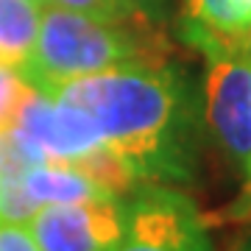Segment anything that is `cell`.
Here are the masks:
<instances>
[{
  "instance_id": "8fae6325",
  "label": "cell",
  "mask_w": 251,
  "mask_h": 251,
  "mask_svg": "<svg viewBox=\"0 0 251 251\" xmlns=\"http://www.w3.org/2000/svg\"><path fill=\"white\" fill-rule=\"evenodd\" d=\"M0 251H39L28 224L0 221Z\"/></svg>"
},
{
  "instance_id": "9a60e30c",
  "label": "cell",
  "mask_w": 251,
  "mask_h": 251,
  "mask_svg": "<svg viewBox=\"0 0 251 251\" xmlns=\"http://www.w3.org/2000/svg\"><path fill=\"white\" fill-rule=\"evenodd\" d=\"M34 3H39V6H48V0H34Z\"/></svg>"
},
{
  "instance_id": "6da1fadb",
  "label": "cell",
  "mask_w": 251,
  "mask_h": 251,
  "mask_svg": "<svg viewBox=\"0 0 251 251\" xmlns=\"http://www.w3.org/2000/svg\"><path fill=\"white\" fill-rule=\"evenodd\" d=\"M50 98L84 109L103 145L143 184H184L198 162V100L171 62L126 64L62 84Z\"/></svg>"
},
{
  "instance_id": "3957f363",
  "label": "cell",
  "mask_w": 251,
  "mask_h": 251,
  "mask_svg": "<svg viewBox=\"0 0 251 251\" xmlns=\"http://www.w3.org/2000/svg\"><path fill=\"white\" fill-rule=\"evenodd\" d=\"M187 45L206 59L204 117L218 148L249 173L251 168V53L243 36H221L181 25Z\"/></svg>"
},
{
  "instance_id": "5b68a950",
  "label": "cell",
  "mask_w": 251,
  "mask_h": 251,
  "mask_svg": "<svg viewBox=\"0 0 251 251\" xmlns=\"http://www.w3.org/2000/svg\"><path fill=\"white\" fill-rule=\"evenodd\" d=\"M28 226L39 251H109L123 232V198L45 204Z\"/></svg>"
},
{
  "instance_id": "277c9868",
  "label": "cell",
  "mask_w": 251,
  "mask_h": 251,
  "mask_svg": "<svg viewBox=\"0 0 251 251\" xmlns=\"http://www.w3.org/2000/svg\"><path fill=\"white\" fill-rule=\"evenodd\" d=\"M109 251H215L184 193L168 184H143L123 198V232Z\"/></svg>"
},
{
  "instance_id": "8992f818",
  "label": "cell",
  "mask_w": 251,
  "mask_h": 251,
  "mask_svg": "<svg viewBox=\"0 0 251 251\" xmlns=\"http://www.w3.org/2000/svg\"><path fill=\"white\" fill-rule=\"evenodd\" d=\"M11 131L28 140L48 162L64 165H75L103 143L95 120L84 109L56 100L34 87L28 90Z\"/></svg>"
},
{
  "instance_id": "ba28073f",
  "label": "cell",
  "mask_w": 251,
  "mask_h": 251,
  "mask_svg": "<svg viewBox=\"0 0 251 251\" xmlns=\"http://www.w3.org/2000/svg\"><path fill=\"white\" fill-rule=\"evenodd\" d=\"M42 6L34 0H0V62L23 64L39 34Z\"/></svg>"
},
{
  "instance_id": "4fadbf2b",
  "label": "cell",
  "mask_w": 251,
  "mask_h": 251,
  "mask_svg": "<svg viewBox=\"0 0 251 251\" xmlns=\"http://www.w3.org/2000/svg\"><path fill=\"white\" fill-rule=\"evenodd\" d=\"M232 218H251V168H249V173H246L243 198L237 201V206H232Z\"/></svg>"
},
{
  "instance_id": "7a4b0ae2",
  "label": "cell",
  "mask_w": 251,
  "mask_h": 251,
  "mask_svg": "<svg viewBox=\"0 0 251 251\" xmlns=\"http://www.w3.org/2000/svg\"><path fill=\"white\" fill-rule=\"evenodd\" d=\"M168 42L156 25L137 17H95L48 3L42 6L39 34L17 64L28 87L50 95L62 84L126 64L168 62Z\"/></svg>"
},
{
  "instance_id": "2e32d148",
  "label": "cell",
  "mask_w": 251,
  "mask_h": 251,
  "mask_svg": "<svg viewBox=\"0 0 251 251\" xmlns=\"http://www.w3.org/2000/svg\"><path fill=\"white\" fill-rule=\"evenodd\" d=\"M246 251H251V246H249V249H246Z\"/></svg>"
},
{
  "instance_id": "30bf717a",
  "label": "cell",
  "mask_w": 251,
  "mask_h": 251,
  "mask_svg": "<svg viewBox=\"0 0 251 251\" xmlns=\"http://www.w3.org/2000/svg\"><path fill=\"white\" fill-rule=\"evenodd\" d=\"M53 6H62V9L70 11H84V14H95V17H134L131 11L126 9L123 0H48Z\"/></svg>"
},
{
  "instance_id": "7c38bea8",
  "label": "cell",
  "mask_w": 251,
  "mask_h": 251,
  "mask_svg": "<svg viewBox=\"0 0 251 251\" xmlns=\"http://www.w3.org/2000/svg\"><path fill=\"white\" fill-rule=\"evenodd\" d=\"M123 3L137 20H143L148 25L162 28L171 17V0H123Z\"/></svg>"
},
{
  "instance_id": "52a82bcc",
  "label": "cell",
  "mask_w": 251,
  "mask_h": 251,
  "mask_svg": "<svg viewBox=\"0 0 251 251\" xmlns=\"http://www.w3.org/2000/svg\"><path fill=\"white\" fill-rule=\"evenodd\" d=\"M28 198L36 206L45 204H75V201H90V198L109 196L106 190H100L95 181L81 173L73 165L64 162H39L31 165L23 176Z\"/></svg>"
},
{
  "instance_id": "5bb4252c",
  "label": "cell",
  "mask_w": 251,
  "mask_h": 251,
  "mask_svg": "<svg viewBox=\"0 0 251 251\" xmlns=\"http://www.w3.org/2000/svg\"><path fill=\"white\" fill-rule=\"evenodd\" d=\"M243 45H246V50L251 53V28L246 31V34H243Z\"/></svg>"
},
{
  "instance_id": "9c48e42d",
  "label": "cell",
  "mask_w": 251,
  "mask_h": 251,
  "mask_svg": "<svg viewBox=\"0 0 251 251\" xmlns=\"http://www.w3.org/2000/svg\"><path fill=\"white\" fill-rule=\"evenodd\" d=\"M28 87L20 75L17 64L0 62V134L11 131V126L17 120V112L28 95Z\"/></svg>"
}]
</instances>
